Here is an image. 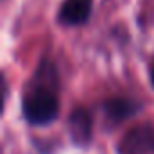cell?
Instances as JSON below:
<instances>
[{"label":"cell","instance_id":"cell-1","mask_svg":"<svg viewBox=\"0 0 154 154\" xmlns=\"http://www.w3.org/2000/svg\"><path fill=\"white\" fill-rule=\"evenodd\" d=\"M56 76L49 63H42L36 74V84L24 96L22 112L27 123L31 125H47L51 123L60 111L58 96L54 93Z\"/></svg>","mask_w":154,"mask_h":154},{"label":"cell","instance_id":"cell-2","mask_svg":"<svg viewBox=\"0 0 154 154\" xmlns=\"http://www.w3.org/2000/svg\"><path fill=\"white\" fill-rule=\"evenodd\" d=\"M118 154H154V127H132L120 141Z\"/></svg>","mask_w":154,"mask_h":154},{"label":"cell","instance_id":"cell-3","mask_svg":"<svg viewBox=\"0 0 154 154\" xmlns=\"http://www.w3.org/2000/svg\"><path fill=\"white\" fill-rule=\"evenodd\" d=\"M93 0H63L58 9V22L65 26L85 24L91 17Z\"/></svg>","mask_w":154,"mask_h":154},{"label":"cell","instance_id":"cell-4","mask_svg":"<svg viewBox=\"0 0 154 154\" xmlns=\"http://www.w3.org/2000/svg\"><path fill=\"white\" fill-rule=\"evenodd\" d=\"M69 127H71V136L74 140V143L78 145H87L91 141V136H93V118L91 114L78 107L74 109L69 116Z\"/></svg>","mask_w":154,"mask_h":154},{"label":"cell","instance_id":"cell-5","mask_svg":"<svg viewBox=\"0 0 154 154\" xmlns=\"http://www.w3.org/2000/svg\"><path fill=\"white\" fill-rule=\"evenodd\" d=\"M103 111L105 116L112 122V123H120L127 118H131L132 114H136L140 111V105L129 98H109L103 102Z\"/></svg>","mask_w":154,"mask_h":154},{"label":"cell","instance_id":"cell-6","mask_svg":"<svg viewBox=\"0 0 154 154\" xmlns=\"http://www.w3.org/2000/svg\"><path fill=\"white\" fill-rule=\"evenodd\" d=\"M150 82H152V85H154V65L150 67Z\"/></svg>","mask_w":154,"mask_h":154}]
</instances>
